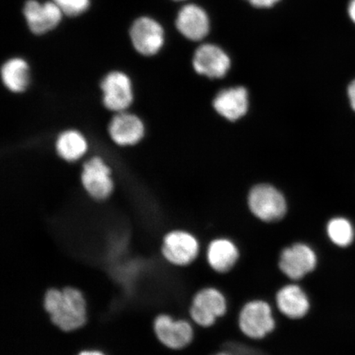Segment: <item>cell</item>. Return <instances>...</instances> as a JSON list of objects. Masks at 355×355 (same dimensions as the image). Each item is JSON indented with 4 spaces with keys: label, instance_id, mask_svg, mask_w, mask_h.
<instances>
[{
    "label": "cell",
    "instance_id": "cell-10",
    "mask_svg": "<svg viewBox=\"0 0 355 355\" xmlns=\"http://www.w3.org/2000/svg\"><path fill=\"white\" fill-rule=\"evenodd\" d=\"M130 37L133 47L144 56L157 55L165 42L162 26L148 17H139L133 22Z\"/></svg>",
    "mask_w": 355,
    "mask_h": 355
},
{
    "label": "cell",
    "instance_id": "cell-25",
    "mask_svg": "<svg viewBox=\"0 0 355 355\" xmlns=\"http://www.w3.org/2000/svg\"><path fill=\"white\" fill-rule=\"evenodd\" d=\"M349 19L355 26V0H349L347 6Z\"/></svg>",
    "mask_w": 355,
    "mask_h": 355
},
{
    "label": "cell",
    "instance_id": "cell-3",
    "mask_svg": "<svg viewBox=\"0 0 355 355\" xmlns=\"http://www.w3.org/2000/svg\"><path fill=\"white\" fill-rule=\"evenodd\" d=\"M200 250L198 239L184 230H173L166 233L159 246L162 260L177 268L192 265L197 260Z\"/></svg>",
    "mask_w": 355,
    "mask_h": 355
},
{
    "label": "cell",
    "instance_id": "cell-16",
    "mask_svg": "<svg viewBox=\"0 0 355 355\" xmlns=\"http://www.w3.org/2000/svg\"><path fill=\"white\" fill-rule=\"evenodd\" d=\"M176 28L191 41H200L209 33L210 21L202 8L195 4H188L178 13Z\"/></svg>",
    "mask_w": 355,
    "mask_h": 355
},
{
    "label": "cell",
    "instance_id": "cell-14",
    "mask_svg": "<svg viewBox=\"0 0 355 355\" xmlns=\"http://www.w3.org/2000/svg\"><path fill=\"white\" fill-rule=\"evenodd\" d=\"M276 304L279 313L291 320H300L307 316L311 309L307 293L295 282L279 288Z\"/></svg>",
    "mask_w": 355,
    "mask_h": 355
},
{
    "label": "cell",
    "instance_id": "cell-11",
    "mask_svg": "<svg viewBox=\"0 0 355 355\" xmlns=\"http://www.w3.org/2000/svg\"><path fill=\"white\" fill-rule=\"evenodd\" d=\"M110 139L119 146H132L144 139L146 133L145 124L139 116L130 112L116 113L108 126Z\"/></svg>",
    "mask_w": 355,
    "mask_h": 355
},
{
    "label": "cell",
    "instance_id": "cell-6",
    "mask_svg": "<svg viewBox=\"0 0 355 355\" xmlns=\"http://www.w3.org/2000/svg\"><path fill=\"white\" fill-rule=\"evenodd\" d=\"M318 266V255L313 248L305 243H295L282 251L278 268L293 282L301 281L314 272Z\"/></svg>",
    "mask_w": 355,
    "mask_h": 355
},
{
    "label": "cell",
    "instance_id": "cell-27",
    "mask_svg": "<svg viewBox=\"0 0 355 355\" xmlns=\"http://www.w3.org/2000/svg\"><path fill=\"white\" fill-rule=\"evenodd\" d=\"M176 1H180V0H176Z\"/></svg>",
    "mask_w": 355,
    "mask_h": 355
},
{
    "label": "cell",
    "instance_id": "cell-15",
    "mask_svg": "<svg viewBox=\"0 0 355 355\" xmlns=\"http://www.w3.org/2000/svg\"><path fill=\"white\" fill-rule=\"evenodd\" d=\"M206 257L211 270L216 273L225 274L236 266L241 252L232 239L217 238L208 244Z\"/></svg>",
    "mask_w": 355,
    "mask_h": 355
},
{
    "label": "cell",
    "instance_id": "cell-22",
    "mask_svg": "<svg viewBox=\"0 0 355 355\" xmlns=\"http://www.w3.org/2000/svg\"><path fill=\"white\" fill-rule=\"evenodd\" d=\"M247 1L256 8H270L274 6L279 0H247Z\"/></svg>",
    "mask_w": 355,
    "mask_h": 355
},
{
    "label": "cell",
    "instance_id": "cell-24",
    "mask_svg": "<svg viewBox=\"0 0 355 355\" xmlns=\"http://www.w3.org/2000/svg\"><path fill=\"white\" fill-rule=\"evenodd\" d=\"M347 92L350 106H352V108L355 112V79L349 83Z\"/></svg>",
    "mask_w": 355,
    "mask_h": 355
},
{
    "label": "cell",
    "instance_id": "cell-21",
    "mask_svg": "<svg viewBox=\"0 0 355 355\" xmlns=\"http://www.w3.org/2000/svg\"><path fill=\"white\" fill-rule=\"evenodd\" d=\"M60 8L63 15L76 17L87 10L90 0H53Z\"/></svg>",
    "mask_w": 355,
    "mask_h": 355
},
{
    "label": "cell",
    "instance_id": "cell-19",
    "mask_svg": "<svg viewBox=\"0 0 355 355\" xmlns=\"http://www.w3.org/2000/svg\"><path fill=\"white\" fill-rule=\"evenodd\" d=\"M56 153L67 162H76L85 155L88 150L86 137L81 132L68 130L62 132L55 141Z\"/></svg>",
    "mask_w": 355,
    "mask_h": 355
},
{
    "label": "cell",
    "instance_id": "cell-4",
    "mask_svg": "<svg viewBox=\"0 0 355 355\" xmlns=\"http://www.w3.org/2000/svg\"><path fill=\"white\" fill-rule=\"evenodd\" d=\"M276 326L272 306L263 300L248 301L239 311V329L248 339L263 340L272 334Z\"/></svg>",
    "mask_w": 355,
    "mask_h": 355
},
{
    "label": "cell",
    "instance_id": "cell-17",
    "mask_svg": "<svg viewBox=\"0 0 355 355\" xmlns=\"http://www.w3.org/2000/svg\"><path fill=\"white\" fill-rule=\"evenodd\" d=\"M213 106L222 116L230 121H237L247 113L248 92L242 87L226 89L216 96Z\"/></svg>",
    "mask_w": 355,
    "mask_h": 355
},
{
    "label": "cell",
    "instance_id": "cell-7",
    "mask_svg": "<svg viewBox=\"0 0 355 355\" xmlns=\"http://www.w3.org/2000/svg\"><path fill=\"white\" fill-rule=\"evenodd\" d=\"M101 90L105 107L115 114L128 111L135 100L131 78L121 71L106 74L101 83Z\"/></svg>",
    "mask_w": 355,
    "mask_h": 355
},
{
    "label": "cell",
    "instance_id": "cell-1",
    "mask_svg": "<svg viewBox=\"0 0 355 355\" xmlns=\"http://www.w3.org/2000/svg\"><path fill=\"white\" fill-rule=\"evenodd\" d=\"M42 307L49 320L64 333L81 330L88 322V302L76 286L50 287L44 293Z\"/></svg>",
    "mask_w": 355,
    "mask_h": 355
},
{
    "label": "cell",
    "instance_id": "cell-5",
    "mask_svg": "<svg viewBox=\"0 0 355 355\" xmlns=\"http://www.w3.org/2000/svg\"><path fill=\"white\" fill-rule=\"evenodd\" d=\"M228 311L225 295L215 287H205L193 296L189 308L191 321L202 328L215 325Z\"/></svg>",
    "mask_w": 355,
    "mask_h": 355
},
{
    "label": "cell",
    "instance_id": "cell-2",
    "mask_svg": "<svg viewBox=\"0 0 355 355\" xmlns=\"http://www.w3.org/2000/svg\"><path fill=\"white\" fill-rule=\"evenodd\" d=\"M153 331L159 345L171 352H181L193 343L195 331L187 319L177 318L168 312L155 315Z\"/></svg>",
    "mask_w": 355,
    "mask_h": 355
},
{
    "label": "cell",
    "instance_id": "cell-20",
    "mask_svg": "<svg viewBox=\"0 0 355 355\" xmlns=\"http://www.w3.org/2000/svg\"><path fill=\"white\" fill-rule=\"evenodd\" d=\"M327 233L330 241L340 248L348 247L354 241L353 225L344 217H336L328 222Z\"/></svg>",
    "mask_w": 355,
    "mask_h": 355
},
{
    "label": "cell",
    "instance_id": "cell-9",
    "mask_svg": "<svg viewBox=\"0 0 355 355\" xmlns=\"http://www.w3.org/2000/svg\"><path fill=\"white\" fill-rule=\"evenodd\" d=\"M81 182L87 193L96 201H105L114 191L112 171L100 157H92L84 163Z\"/></svg>",
    "mask_w": 355,
    "mask_h": 355
},
{
    "label": "cell",
    "instance_id": "cell-12",
    "mask_svg": "<svg viewBox=\"0 0 355 355\" xmlns=\"http://www.w3.org/2000/svg\"><path fill=\"white\" fill-rule=\"evenodd\" d=\"M24 15L31 32L42 35L59 25L63 12L54 1L41 3L37 0H28L25 3Z\"/></svg>",
    "mask_w": 355,
    "mask_h": 355
},
{
    "label": "cell",
    "instance_id": "cell-18",
    "mask_svg": "<svg viewBox=\"0 0 355 355\" xmlns=\"http://www.w3.org/2000/svg\"><path fill=\"white\" fill-rule=\"evenodd\" d=\"M2 82L8 91L22 93L30 84V69L28 62L21 58H12L1 68Z\"/></svg>",
    "mask_w": 355,
    "mask_h": 355
},
{
    "label": "cell",
    "instance_id": "cell-26",
    "mask_svg": "<svg viewBox=\"0 0 355 355\" xmlns=\"http://www.w3.org/2000/svg\"><path fill=\"white\" fill-rule=\"evenodd\" d=\"M214 355H230V354H226V353H218V354H214Z\"/></svg>",
    "mask_w": 355,
    "mask_h": 355
},
{
    "label": "cell",
    "instance_id": "cell-23",
    "mask_svg": "<svg viewBox=\"0 0 355 355\" xmlns=\"http://www.w3.org/2000/svg\"><path fill=\"white\" fill-rule=\"evenodd\" d=\"M76 355H109L105 350L99 348H84L79 350Z\"/></svg>",
    "mask_w": 355,
    "mask_h": 355
},
{
    "label": "cell",
    "instance_id": "cell-13",
    "mask_svg": "<svg viewBox=\"0 0 355 355\" xmlns=\"http://www.w3.org/2000/svg\"><path fill=\"white\" fill-rule=\"evenodd\" d=\"M193 65L199 74L211 78H220L228 73L230 60L220 47L205 44L195 52Z\"/></svg>",
    "mask_w": 355,
    "mask_h": 355
},
{
    "label": "cell",
    "instance_id": "cell-8",
    "mask_svg": "<svg viewBox=\"0 0 355 355\" xmlns=\"http://www.w3.org/2000/svg\"><path fill=\"white\" fill-rule=\"evenodd\" d=\"M248 206L257 218L264 222H276L286 216L287 204L285 198L272 186L261 184L251 190Z\"/></svg>",
    "mask_w": 355,
    "mask_h": 355
}]
</instances>
